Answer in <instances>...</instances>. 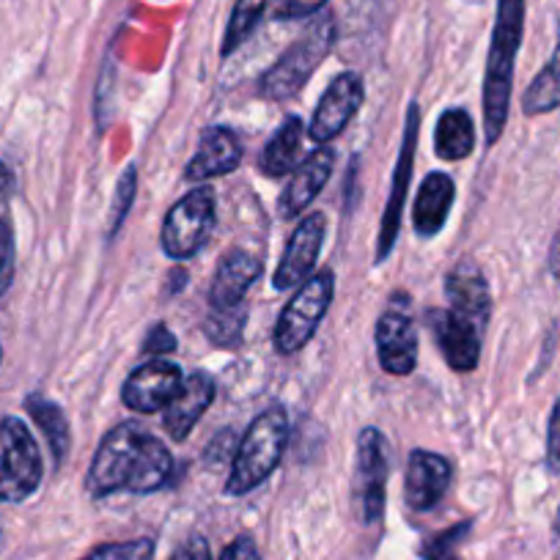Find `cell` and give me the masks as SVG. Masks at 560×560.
<instances>
[{"mask_svg":"<svg viewBox=\"0 0 560 560\" xmlns=\"http://www.w3.org/2000/svg\"><path fill=\"white\" fill-rule=\"evenodd\" d=\"M171 472L168 445L138 423H121L96 448L85 487L94 498L113 492L152 494L171 481Z\"/></svg>","mask_w":560,"mask_h":560,"instance_id":"1","label":"cell"},{"mask_svg":"<svg viewBox=\"0 0 560 560\" xmlns=\"http://www.w3.org/2000/svg\"><path fill=\"white\" fill-rule=\"evenodd\" d=\"M525 31V0H498L492 45H489L487 74H483V135L487 143H498L509 121L514 61Z\"/></svg>","mask_w":560,"mask_h":560,"instance_id":"2","label":"cell"},{"mask_svg":"<svg viewBox=\"0 0 560 560\" xmlns=\"http://www.w3.org/2000/svg\"><path fill=\"white\" fill-rule=\"evenodd\" d=\"M289 443V418L283 409H267L250 423V429L242 438L236 448L234 462H231L229 494H247L272 476L275 467L283 459V451Z\"/></svg>","mask_w":560,"mask_h":560,"instance_id":"3","label":"cell"},{"mask_svg":"<svg viewBox=\"0 0 560 560\" xmlns=\"http://www.w3.org/2000/svg\"><path fill=\"white\" fill-rule=\"evenodd\" d=\"M332 42H336V23L330 14L316 18L305 28V34L261 74L258 96L267 102H283L300 94L303 85L314 78L319 63L330 56Z\"/></svg>","mask_w":560,"mask_h":560,"instance_id":"4","label":"cell"},{"mask_svg":"<svg viewBox=\"0 0 560 560\" xmlns=\"http://www.w3.org/2000/svg\"><path fill=\"white\" fill-rule=\"evenodd\" d=\"M332 294H336V275H332V269H322L314 278L305 280L292 298V303L283 308L278 325H275L272 341L278 354H298L300 349L308 347L319 322L330 311Z\"/></svg>","mask_w":560,"mask_h":560,"instance_id":"5","label":"cell"},{"mask_svg":"<svg viewBox=\"0 0 560 560\" xmlns=\"http://www.w3.org/2000/svg\"><path fill=\"white\" fill-rule=\"evenodd\" d=\"M42 465L39 445L20 418L0 423V503H23L39 489Z\"/></svg>","mask_w":560,"mask_h":560,"instance_id":"6","label":"cell"},{"mask_svg":"<svg viewBox=\"0 0 560 560\" xmlns=\"http://www.w3.org/2000/svg\"><path fill=\"white\" fill-rule=\"evenodd\" d=\"M390 470V448L380 429L369 427L358 438V459H354L352 494L358 514L365 525H374L385 514V483Z\"/></svg>","mask_w":560,"mask_h":560,"instance_id":"7","label":"cell"},{"mask_svg":"<svg viewBox=\"0 0 560 560\" xmlns=\"http://www.w3.org/2000/svg\"><path fill=\"white\" fill-rule=\"evenodd\" d=\"M214 229V192L209 187L187 192L171 207L163 223V250L171 258H192Z\"/></svg>","mask_w":560,"mask_h":560,"instance_id":"8","label":"cell"},{"mask_svg":"<svg viewBox=\"0 0 560 560\" xmlns=\"http://www.w3.org/2000/svg\"><path fill=\"white\" fill-rule=\"evenodd\" d=\"M363 96L365 89L360 74H338L316 105L314 121H311V140H316L319 147H327L330 140H336L347 129V124L358 116Z\"/></svg>","mask_w":560,"mask_h":560,"instance_id":"9","label":"cell"},{"mask_svg":"<svg viewBox=\"0 0 560 560\" xmlns=\"http://www.w3.org/2000/svg\"><path fill=\"white\" fill-rule=\"evenodd\" d=\"M182 380L185 376H182L179 365L168 363V360H149L127 376L121 398L132 412H163L179 393Z\"/></svg>","mask_w":560,"mask_h":560,"instance_id":"10","label":"cell"},{"mask_svg":"<svg viewBox=\"0 0 560 560\" xmlns=\"http://www.w3.org/2000/svg\"><path fill=\"white\" fill-rule=\"evenodd\" d=\"M418 127H420V110H418V105L412 102L407 110V127H404L401 152H398V160H396V174H393L390 198H387L385 214H382L376 261H385L387 253H390L393 245H396L398 229H401L404 201H407V187H409V176H412V163H415V143H418Z\"/></svg>","mask_w":560,"mask_h":560,"instance_id":"11","label":"cell"},{"mask_svg":"<svg viewBox=\"0 0 560 560\" xmlns=\"http://www.w3.org/2000/svg\"><path fill=\"white\" fill-rule=\"evenodd\" d=\"M445 298L456 319L467 322L478 332H487L489 316H492V292L478 264L459 261L445 275Z\"/></svg>","mask_w":560,"mask_h":560,"instance_id":"12","label":"cell"},{"mask_svg":"<svg viewBox=\"0 0 560 560\" xmlns=\"http://www.w3.org/2000/svg\"><path fill=\"white\" fill-rule=\"evenodd\" d=\"M325 231L327 223L322 214H308L294 229V234L287 242V250L280 256L278 269H275V289L287 292V289L303 287L311 278L316 261H319L322 245H325Z\"/></svg>","mask_w":560,"mask_h":560,"instance_id":"13","label":"cell"},{"mask_svg":"<svg viewBox=\"0 0 560 560\" xmlns=\"http://www.w3.org/2000/svg\"><path fill=\"white\" fill-rule=\"evenodd\" d=\"M376 358L393 376L412 374L418 365V336L415 325L401 308H387L376 322Z\"/></svg>","mask_w":560,"mask_h":560,"instance_id":"14","label":"cell"},{"mask_svg":"<svg viewBox=\"0 0 560 560\" xmlns=\"http://www.w3.org/2000/svg\"><path fill=\"white\" fill-rule=\"evenodd\" d=\"M451 462L432 451H412L404 472V498L412 511H429L451 487Z\"/></svg>","mask_w":560,"mask_h":560,"instance_id":"15","label":"cell"},{"mask_svg":"<svg viewBox=\"0 0 560 560\" xmlns=\"http://www.w3.org/2000/svg\"><path fill=\"white\" fill-rule=\"evenodd\" d=\"M427 322L432 327V336L438 341L440 352H443L445 363L459 374H467L481 360V341L483 332L470 327L467 322L456 319L448 308L427 311Z\"/></svg>","mask_w":560,"mask_h":560,"instance_id":"16","label":"cell"},{"mask_svg":"<svg viewBox=\"0 0 560 560\" xmlns=\"http://www.w3.org/2000/svg\"><path fill=\"white\" fill-rule=\"evenodd\" d=\"M212 401L214 380L207 371H192L190 376H185L174 401L163 409V427L171 434V440H176V443L187 440V434L196 429V423L203 418Z\"/></svg>","mask_w":560,"mask_h":560,"instance_id":"17","label":"cell"},{"mask_svg":"<svg viewBox=\"0 0 560 560\" xmlns=\"http://www.w3.org/2000/svg\"><path fill=\"white\" fill-rule=\"evenodd\" d=\"M261 275V261L247 250H229L214 269L209 289V308H236L245 305V294Z\"/></svg>","mask_w":560,"mask_h":560,"instance_id":"18","label":"cell"},{"mask_svg":"<svg viewBox=\"0 0 560 560\" xmlns=\"http://www.w3.org/2000/svg\"><path fill=\"white\" fill-rule=\"evenodd\" d=\"M332 165H336V152L327 147L316 149L311 158H305L300 163V168L292 174V179H289L283 196H280L278 212L283 218H298V214H303L316 201L322 187L327 185V179L332 174Z\"/></svg>","mask_w":560,"mask_h":560,"instance_id":"19","label":"cell"},{"mask_svg":"<svg viewBox=\"0 0 560 560\" xmlns=\"http://www.w3.org/2000/svg\"><path fill=\"white\" fill-rule=\"evenodd\" d=\"M242 163V143L234 129L229 127H209L201 135V147L196 158L187 163V182H207L214 176H225L240 168Z\"/></svg>","mask_w":560,"mask_h":560,"instance_id":"20","label":"cell"},{"mask_svg":"<svg viewBox=\"0 0 560 560\" xmlns=\"http://www.w3.org/2000/svg\"><path fill=\"white\" fill-rule=\"evenodd\" d=\"M456 185L448 174H429L415 196L412 225L420 236H438L454 207Z\"/></svg>","mask_w":560,"mask_h":560,"instance_id":"21","label":"cell"},{"mask_svg":"<svg viewBox=\"0 0 560 560\" xmlns=\"http://www.w3.org/2000/svg\"><path fill=\"white\" fill-rule=\"evenodd\" d=\"M303 143H305V129L303 118L289 116L287 121L280 124L278 132L269 138V143L264 147L261 171L267 176H289L300 168L303 163Z\"/></svg>","mask_w":560,"mask_h":560,"instance_id":"22","label":"cell"},{"mask_svg":"<svg viewBox=\"0 0 560 560\" xmlns=\"http://www.w3.org/2000/svg\"><path fill=\"white\" fill-rule=\"evenodd\" d=\"M476 149V127H472L470 113L462 107H451L438 118L434 127V152L445 163H456V160L470 158Z\"/></svg>","mask_w":560,"mask_h":560,"instance_id":"23","label":"cell"},{"mask_svg":"<svg viewBox=\"0 0 560 560\" xmlns=\"http://www.w3.org/2000/svg\"><path fill=\"white\" fill-rule=\"evenodd\" d=\"M25 409L31 412V418H34L36 427L45 432L52 456H56V465L61 467V462L67 459V454H69V445H72L69 420H67V415H63V409L58 407V404H52L50 398L39 396V393H34V396L25 398Z\"/></svg>","mask_w":560,"mask_h":560,"instance_id":"24","label":"cell"},{"mask_svg":"<svg viewBox=\"0 0 560 560\" xmlns=\"http://www.w3.org/2000/svg\"><path fill=\"white\" fill-rule=\"evenodd\" d=\"M560 107V34L558 45H555L552 58H549L547 67L533 78V83L527 85L525 96H522V110L527 116H544V113H552Z\"/></svg>","mask_w":560,"mask_h":560,"instance_id":"25","label":"cell"},{"mask_svg":"<svg viewBox=\"0 0 560 560\" xmlns=\"http://www.w3.org/2000/svg\"><path fill=\"white\" fill-rule=\"evenodd\" d=\"M245 322H247L245 305H236V308H212L209 311L207 322H203V336H207L214 347L231 349L242 341Z\"/></svg>","mask_w":560,"mask_h":560,"instance_id":"26","label":"cell"},{"mask_svg":"<svg viewBox=\"0 0 560 560\" xmlns=\"http://www.w3.org/2000/svg\"><path fill=\"white\" fill-rule=\"evenodd\" d=\"M269 0H236L234 14L229 20V28H225L223 39V56H231L234 50H240L247 42V36L256 31V25L261 23L264 12H267Z\"/></svg>","mask_w":560,"mask_h":560,"instance_id":"27","label":"cell"},{"mask_svg":"<svg viewBox=\"0 0 560 560\" xmlns=\"http://www.w3.org/2000/svg\"><path fill=\"white\" fill-rule=\"evenodd\" d=\"M80 560H154V541L152 538H135V541L102 544Z\"/></svg>","mask_w":560,"mask_h":560,"instance_id":"28","label":"cell"},{"mask_svg":"<svg viewBox=\"0 0 560 560\" xmlns=\"http://www.w3.org/2000/svg\"><path fill=\"white\" fill-rule=\"evenodd\" d=\"M135 190H138V174H135V168H127V174L118 179L116 198H113V207H110V229H107V234L110 236H116L118 229H121V223L127 220L129 209H132V201H135Z\"/></svg>","mask_w":560,"mask_h":560,"instance_id":"29","label":"cell"},{"mask_svg":"<svg viewBox=\"0 0 560 560\" xmlns=\"http://www.w3.org/2000/svg\"><path fill=\"white\" fill-rule=\"evenodd\" d=\"M14 278V231L9 220H0V298Z\"/></svg>","mask_w":560,"mask_h":560,"instance_id":"30","label":"cell"},{"mask_svg":"<svg viewBox=\"0 0 560 560\" xmlns=\"http://www.w3.org/2000/svg\"><path fill=\"white\" fill-rule=\"evenodd\" d=\"M547 470L552 476L560 472V398L555 401L552 412H549V427H547Z\"/></svg>","mask_w":560,"mask_h":560,"instance_id":"31","label":"cell"},{"mask_svg":"<svg viewBox=\"0 0 560 560\" xmlns=\"http://www.w3.org/2000/svg\"><path fill=\"white\" fill-rule=\"evenodd\" d=\"M327 0H278L275 18L278 20H303L319 12Z\"/></svg>","mask_w":560,"mask_h":560,"instance_id":"32","label":"cell"},{"mask_svg":"<svg viewBox=\"0 0 560 560\" xmlns=\"http://www.w3.org/2000/svg\"><path fill=\"white\" fill-rule=\"evenodd\" d=\"M168 560H212V549L203 536H190L174 549Z\"/></svg>","mask_w":560,"mask_h":560,"instance_id":"33","label":"cell"},{"mask_svg":"<svg viewBox=\"0 0 560 560\" xmlns=\"http://www.w3.org/2000/svg\"><path fill=\"white\" fill-rule=\"evenodd\" d=\"M176 349V336L165 325H154L152 332L143 341V352L147 354H168Z\"/></svg>","mask_w":560,"mask_h":560,"instance_id":"34","label":"cell"},{"mask_svg":"<svg viewBox=\"0 0 560 560\" xmlns=\"http://www.w3.org/2000/svg\"><path fill=\"white\" fill-rule=\"evenodd\" d=\"M220 560H261V555H258L256 541L250 536H240L223 549Z\"/></svg>","mask_w":560,"mask_h":560,"instance_id":"35","label":"cell"},{"mask_svg":"<svg viewBox=\"0 0 560 560\" xmlns=\"http://www.w3.org/2000/svg\"><path fill=\"white\" fill-rule=\"evenodd\" d=\"M549 269H552L555 278L560 280V231L555 234L552 247H549Z\"/></svg>","mask_w":560,"mask_h":560,"instance_id":"36","label":"cell"},{"mask_svg":"<svg viewBox=\"0 0 560 560\" xmlns=\"http://www.w3.org/2000/svg\"><path fill=\"white\" fill-rule=\"evenodd\" d=\"M12 187V174H9V168L3 163H0V196Z\"/></svg>","mask_w":560,"mask_h":560,"instance_id":"37","label":"cell"},{"mask_svg":"<svg viewBox=\"0 0 560 560\" xmlns=\"http://www.w3.org/2000/svg\"><path fill=\"white\" fill-rule=\"evenodd\" d=\"M555 541H558L560 547V511H558V522H555Z\"/></svg>","mask_w":560,"mask_h":560,"instance_id":"38","label":"cell"},{"mask_svg":"<svg viewBox=\"0 0 560 560\" xmlns=\"http://www.w3.org/2000/svg\"><path fill=\"white\" fill-rule=\"evenodd\" d=\"M0 358H3V352H0Z\"/></svg>","mask_w":560,"mask_h":560,"instance_id":"39","label":"cell"}]
</instances>
